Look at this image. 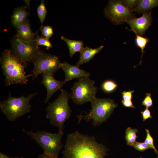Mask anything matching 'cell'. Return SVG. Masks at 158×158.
I'll list each match as a JSON object with an SVG mask.
<instances>
[{"label": "cell", "instance_id": "cell-25", "mask_svg": "<svg viewBox=\"0 0 158 158\" xmlns=\"http://www.w3.org/2000/svg\"><path fill=\"white\" fill-rule=\"evenodd\" d=\"M122 1L123 5L131 11L137 5L140 0H123Z\"/></svg>", "mask_w": 158, "mask_h": 158}, {"label": "cell", "instance_id": "cell-28", "mask_svg": "<svg viewBox=\"0 0 158 158\" xmlns=\"http://www.w3.org/2000/svg\"><path fill=\"white\" fill-rule=\"evenodd\" d=\"M151 94L150 93H146V96L143 100L142 105L148 108L152 107L153 105V101L151 98Z\"/></svg>", "mask_w": 158, "mask_h": 158}, {"label": "cell", "instance_id": "cell-5", "mask_svg": "<svg viewBox=\"0 0 158 158\" xmlns=\"http://www.w3.org/2000/svg\"><path fill=\"white\" fill-rule=\"evenodd\" d=\"M91 102V109L85 115L80 114L78 116V123L84 118L87 121L92 120V125L94 126L99 125L108 119L117 104L114 100L110 98H99L96 97Z\"/></svg>", "mask_w": 158, "mask_h": 158}, {"label": "cell", "instance_id": "cell-2", "mask_svg": "<svg viewBox=\"0 0 158 158\" xmlns=\"http://www.w3.org/2000/svg\"><path fill=\"white\" fill-rule=\"evenodd\" d=\"M0 63L6 86L26 84L28 78L32 76V74L25 75V68L27 65L22 62L11 49H5L3 51Z\"/></svg>", "mask_w": 158, "mask_h": 158}, {"label": "cell", "instance_id": "cell-33", "mask_svg": "<svg viewBox=\"0 0 158 158\" xmlns=\"http://www.w3.org/2000/svg\"><path fill=\"white\" fill-rule=\"evenodd\" d=\"M23 1L26 4V6L27 7V8H29L30 7V0H23Z\"/></svg>", "mask_w": 158, "mask_h": 158}, {"label": "cell", "instance_id": "cell-24", "mask_svg": "<svg viewBox=\"0 0 158 158\" xmlns=\"http://www.w3.org/2000/svg\"><path fill=\"white\" fill-rule=\"evenodd\" d=\"M146 136L144 142L147 145L151 148L154 150L155 152L157 154L158 157V151L156 148L154 143L153 139L151 136L150 131L147 129H145Z\"/></svg>", "mask_w": 158, "mask_h": 158}, {"label": "cell", "instance_id": "cell-26", "mask_svg": "<svg viewBox=\"0 0 158 158\" xmlns=\"http://www.w3.org/2000/svg\"><path fill=\"white\" fill-rule=\"evenodd\" d=\"M42 36L49 39L53 34V29L52 27L50 26H43L40 28Z\"/></svg>", "mask_w": 158, "mask_h": 158}, {"label": "cell", "instance_id": "cell-35", "mask_svg": "<svg viewBox=\"0 0 158 158\" xmlns=\"http://www.w3.org/2000/svg\"><path fill=\"white\" fill-rule=\"evenodd\" d=\"M8 158H24L23 157H9Z\"/></svg>", "mask_w": 158, "mask_h": 158}, {"label": "cell", "instance_id": "cell-31", "mask_svg": "<svg viewBox=\"0 0 158 158\" xmlns=\"http://www.w3.org/2000/svg\"><path fill=\"white\" fill-rule=\"evenodd\" d=\"M121 103L125 107L135 108V107L133 105L131 100H125L123 99L121 101Z\"/></svg>", "mask_w": 158, "mask_h": 158}, {"label": "cell", "instance_id": "cell-18", "mask_svg": "<svg viewBox=\"0 0 158 158\" xmlns=\"http://www.w3.org/2000/svg\"><path fill=\"white\" fill-rule=\"evenodd\" d=\"M61 39L67 44L69 49V55L71 57H72L76 52H78L80 53L84 48V43L82 40H71L63 36H61Z\"/></svg>", "mask_w": 158, "mask_h": 158}, {"label": "cell", "instance_id": "cell-6", "mask_svg": "<svg viewBox=\"0 0 158 158\" xmlns=\"http://www.w3.org/2000/svg\"><path fill=\"white\" fill-rule=\"evenodd\" d=\"M37 95V93H32L27 97L23 95L16 97H12L9 93L7 99L0 102V110L8 120L15 121L30 112L31 105L30 101Z\"/></svg>", "mask_w": 158, "mask_h": 158}, {"label": "cell", "instance_id": "cell-4", "mask_svg": "<svg viewBox=\"0 0 158 158\" xmlns=\"http://www.w3.org/2000/svg\"><path fill=\"white\" fill-rule=\"evenodd\" d=\"M23 131L35 140L42 148L44 152L55 158H58L59 153L63 147L61 139L63 135V131L59 130L57 133H52L46 130Z\"/></svg>", "mask_w": 158, "mask_h": 158}, {"label": "cell", "instance_id": "cell-15", "mask_svg": "<svg viewBox=\"0 0 158 158\" xmlns=\"http://www.w3.org/2000/svg\"><path fill=\"white\" fill-rule=\"evenodd\" d=\"M26 6H22L14 10L11 17L12 25L17 28L24 23L27 19L29 13L26 10Z\"/></svg>", "mask_w": 158, "mask_h": 158}, {"label": "cell", "instance_id": "cell-23", "mask_svg": "<svg viewBox=\"0 0 158 158\" xmlns=\"http://www.w3.org/2000/svg\"><path fill=\"white\" fill-rule=\"evenodd\" d=\"M34 41L35 42L37 46L39 47L41 45L44 46L46 47L47 49H48L53 47L49 39L43 36H40L37 34H36Z\"/></svg>", "mask_w": 158, "mask_h": 158}, {"label": "cell", "instance_id": "cell-29", "mask_svg": "<svg viewBox=\"0 0 158 158\" xmlns=\"http://www.w3.org/2000/svg\"><path fill=\"white\" fill-rule=\"evenodd\" d=\"M135 92L134 90H130L128 91H124L121 94L122 98L123 100H130L132 99L133 97L132 94Z\"/></svg>", "mask_w": 158, "mask_h": 158}, {"label": "cell", "instance_id": "cell-22", "mask_svg": "<svg viewBox=\"0 0 158 158\" xmlns=\"http://www.w3.org/2000/svg\"><path fill=\"white\" fill-rule=\"evenodd\" d=\"M44 0L41 1V2L37 10V15L41 23L40 28L43 26V23L45 20L47 13V10L44 4Z\"/></svg>", "mask_w": 158, "mask_h": 158}, {"label": "cell", "instance_id": "cell-11", "mask_svg": "<svg viewBox=\"0 0 158 158\" xmlns=\"http://www.w3.org/2000/svg\"><path fill=\"white\" fill-rule=\"evenodd\" d=\"M152 20L151 13L150 12L143 14L142 15L138 18L130 19L126 22L130 26V31H132L135 34L143 36L146 30L151 26Z\"/></svg>", "mask_w": 158, "mask_h": 158}, {"label": "cell", "instance_id": "cell-30", "mask_svg": "<svg viewBox=\"0 0 158 158\" xmlns=\"http://www.w3.org/2000/svg\"><path fill=\"white\" fill-rule=\"evenodd\" d=\"M143 121H145L149 118H152L151 113L148 108H146L143 111L141 112Z\"/></svg>", "mask_w": 158, "mask_h": 158}, {"label": "cell", "instance_id": "cell-16", "mask_svg": "<svg viewBox=\"0 0 158 158\" xmlns=\"http://www.w3.org/2000/svg\"><path fill=\"white\" fill-rule=\"evenodd\" d=\"M104 47L103 46L101 45L97 48L92 49L86 47L80 53L79 59L76 65L79 67L84 63L88 62Z\"/></svg>", "mask_w": 158, "mask_h": 158}, {"label": "cell", "instance_id": "cell-34", "mask_svg": "<svg viewBox=\"0 0 158 158\" xmlns=\"http://www.w3.org/2000/svg\"><path fill=\"white\" fill-rule=\"evenodd\" d=\"M9 157L6 154L1 152H0V158H8Z\"/></svg>", "mask_w": 158, "mask_h": 158}, {"label": "cell", "instance_id": "cell-32", "mask_svg": "<svg viewBox=\"0 0 158 158\" xmlns=\"http://www.w3.org/2000/svg\"><path fill=\"white\" fill-rule=\"evenodd\" d=\"M37 158H55L44 152L38 155Z\"/></svg>", "mask_w": 158, "mask_h": 158}, {"label": "cell", "instance_id": "cell-17", "mask_svg": "<svg viewBox=\"0 0 158 158\" xmlns=\"http://www.w3.org/2000/svg\"><path fill=\"white\" fill-rule=\"evenodd\" d=\"M158 6V0H140L136 7L131 11L138 14H143Z\"/></svg>", "mask_w": 158, "mask_h": 158}, {"label": "cell", "instance_id": "cell-36", "mask_svg": "<svg viewBox=\"0 0 158 158\" xmlns=\"http://www.w3.org/2000/svg\"><path fill=\"white\" fill-rule=\"evenodd\" d=\"M140 158H143L142 157H140ZM157 158H158V157H157Z\"/></svg>", "mask_w": 158, "mask_h": 158}, {"label": "cell", "instance_id": "cell-12", "mask_svg": "<svg viewBox=\"0 0 158 158\" xmlns=\"http://www.w3.org/2000/svg\"><path fill=\"white\" fill-rule=\"evenodd\" d=\"M42 75V79L41 83L47 90V95L44 101V103H46L56 92L61 90V87L67 82L65 80L61 81L56 80L53 74L45 72Z\"/></svg>", "mask_w": 158, "mask_h": 158}, {"label": "cell", "instance_id": "cell-14", "mask_svg": "<svg viewBox=\"0 0 158 158\" xmlns=\"http://www.w3.org/2000/svg\"><path fill=\"white\" fill-rule=\"evenodd\" d=\"M36 33H33L31 29L29 20L27 19L25 22L16 29L15 36L24 41L34 40Z\"/></svg>", "mask_w": 158, "mask_h": 158}, {"label": "cell", "instance_id": "cell-8", "mask_svg": "<svg viewBox=\"0 0 158 158\" xmlns=\"http://www.w3.org/2000/svg\"><path fill=\"white\" fill-rule=\"evenodd\" d=\"M32 62L34 66L32 74V80L45 72L54 74L61 68V64L57 56L41 50Z\"/></svg>", "mask_w": 158, "mask_h": 158}, {"label": "cell", "instance_id": "cell-9", "mask_svg": "<svg viewBox=\"0 0 158 158\" xmlns=\"http://www.w3.org/2000/svg\"><path fill=\"white\" fill-rule=\"evenodd\" d=\"M13 53L23 63L27 65L32 62L41 50L34 40L24 41L13 36L11 40Z\"/></svg>", "mask_w": 158, "mask_h": 158}, {"label": "cell", "instance_id": "cell-21", "mask_svg": "<svg viewBox=\"0 0 158 158\" xmlns=\"http://www.w3.org/2000/svg\"><path fill=\"white\" fill-rule=\"evenodd\" d=\"M118 86V85L114 81L109 80L103 82L101 88L104 92L110 93L114 91Z\"/></svg>", "mask_w": 158, "mask_h": 158}, {"label": "cell", "instance_id": "cell-20", "mask_svg": "<svg viewBox=\"0 0 158 158\" xmlns=\"http://www.w3.org/2000/svg\"><path fill=\"white\" fill-rule=\"evenodd\" d=\"M135 34L136 36L135 40V43L136 46L141 49V52L140 61L138 65H141L143 54L145 53L144 49L147 44L149 42V40L146 37H144L137 34Z\"/></svg>", "mask_w": 158, "mask_h": 158}, {"label": "cell", "instance_id": "cell-27", "mask_svg": "<svg viewBox=\"0 0 158 158\" xmlns=\"http://www.w3.org/2000/svg\"><path fill=\"white\" fill-rule=\"evenodd\" d=\"M132 147L136 150L142 152L148 149H151L144 142H139L137 141L133 145Z\"/></svg>", "mask_w": 158, "mask_h": 158}, {"label": "cell", "instance_id": "cell-3", "mask_svg": "<svg viewBox=\"0 0 158 158\" xmlns=\"http://www.w3.org/2000/svg\"><path fill=\"white\" fill-rule=\"evenodd\" d=\"M57 98L49 103L46 108V118L50 124L58 127L59 130L63 131L64 123L71 115L72 111L68 104L70 99V93L62 89Z\"/></svg>", "mask_w": 158, "mask_h": 158}, {"label": "cell", "instance_id": "cell-10", "mask_svg": "<svg viewBox=\"0 0 158 158\" xmlns=\"http://www.w3.org/2000/svg\"><path fill=\"white\" fill-rule=\"evenodd\" d=\"M105 16L115 25H120L135 17V14L122 4L121 0H109L104 10Z\"/></svg>", "mask_w": 158, "mask_h": 158}, {"label": "cell", "instance_id": "cell-19", "mask_svg": "<svg viewBox=\"0 0 158 158\" xmlns=\"http://www.w3.org/2000/svg\"><path fill=\"white\" fill-rule=\"evenodd\" d=\"M138 130L136 128L133 129L130 127L128 128L126 130L125 138L128 145L132 146L136 142V139L138 137L136 133Z\"/></svg>", "mask_w": 158, "mask_h": 158}, {"label": "cell", "instance_id": "cell-7", "mask_svg": "<svg viewBox=\"0 0 158 158\" xmlns=\"http://www.w3.org/2000/svg\"><path fill=\"white\" fill-rule=\"evenodd\" d=\"M95 81L89 78L79 79L74 83L70 93V99L76 104L82 105L95 98L97 87Z\"/></svg>", "mask_w": 158, "mask_h": 158}, {"label": "cell", "instance_id": "cell-13", "mask_svg": "<svg viewBox=\"0 0 158 158\" xmlns=\"http://www.w3.org/2000/svg\"><path fill=\"white\" fill-rule=\"evenodd\" d=\"M61 68L63 69L64 73V80L66 82L73 79L79 80L89 78L90 75V73L80 69L76 65H71L66 61L61 63Z\"/></svg>", "mask_w": 158, "mask_h": 158}, {"label": "cell", "instance_id": "cell-1", "mask_svg": "<svg viewBox=\"0 0 158 158\" xmlns=\"http://www.w3.org/2000/svg\"><path fill=\"white\" fill-rule=\"evenodd\" d=\"M107 150L102 144L96 141L94 136L76 131L68 134L62 158H105Z\"/></svg>", "mask_w": 158, "mask_h": 158}]
</instances>
